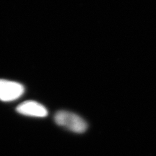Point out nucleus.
I'll return each mask as SVG.
<instances>
[{"mask_svg":"<svg viewBox=\"0 0 156 156\" xmlns=\"http://www.w3.org/2000/svg\"><path fill=\"white\" fill-rule=\"evenodd\" d=\"M54 121L58 126H63L75 133H84L87 129V124L82 117L67 111H59L56 113Z\"/></svg>","mask_w":156,"mask_h":156,"instance_id":"nucleus-1","label":"nucleus"},{"mask_svg":"<svg viewBox=\"0 0 156 156\" xmlns=\"http://www.w3.org/2000/svg\"><path fill=\"white\" fill-rule=\"evenodd\" d=\"M24 93V87L17 82L0 80V100L12 101L18 98Z\"/></svg>","mask_w":156,"mask_h":156,"instance_id":"nucleus-2","label":"nucleus"},{"mask_svg":"<svg viewBox=\"0 0 156 156\" xmlns=\"http://www.w3.org/2000/svg\"><path fill=\"white\" fill-rule=\"evenodd\" d=\"M19 114L25 116L35 117H45L47 116L48 111L42 104L36 101H25L19 105L16 108Z\"/></svg>","mask_w":156,"mask_h":156,"instance_id":"nucleus-3","label":"nucleus"}]
</instances>
